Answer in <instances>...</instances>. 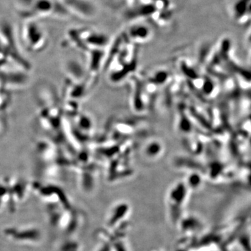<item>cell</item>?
Masks as SVG:
<instances>
[{"mask_svg": "<svg viewBox=\"0 0 251 251\" xmlns=\"http://www.w3.org/2000/svg\"><path fill=\"white\" fill-rule=\"evenodd\" d=\"M228 12L236 24L249 25L251 24V0H230Z\"/></svg>", "mask_w": 251, "mask_h": 251, "instance_id": "cell-1", "label": "cell"}, {"mask_svg": "<svg viewBox=\"0 0 251 251\" xmlns=\"http://www.w3.org/2000/svg\"><path fill=\"white\" fill-rule=\"evenodd\" d=\"M4 234L8 239L15 242L24 244H34L40 242L41 234L37 228H15L10 227L4 230Z\"/></svg>", "mask_w": 251, "mask_h": 251, "instance_id": "cell-2", "label": "cell"}]
</instances>
